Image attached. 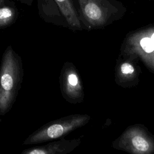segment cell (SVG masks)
I'll return each mask as SVG.
<instances>
[{"mask_svg": "<svg viewBox=\"0 0 154 154\" xmlns=\"http://www.w3.org/2000/svg\"><path fill=\"white\" fill-rule=\"evenodd\" d=\"M138 80L134 66L129 62H124L119 66L116 77V82L124 87H130Z\"/></svg>", "mask_w": 154, "mask_h": 154, "instance_id": "obj_9", "label": "cell"}, {"mask_svg": "<svg viewBox=\"0 0 154 154\" xmlns=\"http://www.w3.org/2000/svg\"><path fill=\"white\" fill-rule=\"evenodd\" d=\"M23 77L22 58L8 45L0 64V116L5 115L11 109L21 88Z\"/></svg>", "mask_w": 154, "mask_h": 154, "instance_id": "obj_1", "label": "cell"}, {"mask_svg": "<svg viewBox=\"0 0 154 154\" xmlns=\"http://www.w3.org/2000/svg\"><path fill=\"white\" fill-rule=\"evenodd\" d=\"M59 84L61 94L68 103L76 105L84 101V90L80 74L74 65L66 61L60 70Z\"/></svg>", "mask_w": 154, "mask_h": 154, "instance_id": "obj_4", "label": "cell"}, {"mask_svg": "<svg viewBox=\"0 0 154 154\" xmlns=\"http://www.w3.org/2000/svg\"><path fill=\"white\" fill-rule=\"evenodd\" d=\"M112 146L130 154H154V136L144 126L134 125L129 126Z\"/></svg>", "mask_w": 154, "mask_h": 154, "instance_id": "obj_3", "label": "cell"}, {"mask_svg": "<svg viewBox=\"0 0 154 154\" xmlns=\"http://www.w3.org/2000/svg\"><path fill=\"white\" fill-rule=\"evenodd\" d=\"M151 39H152V42H153V43H154V32H153V34L152 35V36H151V38H150Z\"/></svg>", "mask_w": 154, "mask_h": 154, "instance_id": "obj_14", "label": "cell"}, {"mask_svg": "<svg viewBox=\"0 0 154 154\" xmlns=\"http://www.w3.org/2000/svg\"><path fill=\"white\" fill-rule=\"evenodd\" d=\"M38 13L46 23L69 29L68 23L55 0H37Z\"/></svg>", "mask_w": 154, "mask_h": 154, "instance_id": "obj_7", "label": "cell"}, {"mask_svg": "<svg viewBox=\"0 0 154 154\" xmlns=\"http://www.w3.org/2000/svg\"><path fill=\"white\" fill-rule=\"evenodd\" d=\"M17 1L22 4H24L25 5H28V6H31L33 2V0H17Z\"/></svg>", "mask_w": 154, "mask_h": 154, "instance_id": "obj_12", "label": "cell"}, {"mask_svg": "<svg viewBox=\"0 0 154 154\" xmlns=\"http://www.w3.org/2000/svg\"><path fill=\"white\" fill-rule=\"evenodd\" d=\"M19 16V11L14 2L0 6V29L13 25Z\"/></svg>", "mask_w": 154, "mask_h": 154, "instance_id": "obj_10", "label": "cell"}, {"mask_svg": "<svg viewBox=\"0 0 154 154\" xmlns=\"http://www.w3.org/2000/svg\"><path fill=\"white\" fill-rule=\"evenodd\" d=\"M140 44L142 49L146 53L151 54L153 52H154V43L150 38H143L141 40Z\"/></svg>", "mask_w": 154, "mask_h": 154, "instance_id": "obj_11", "label": "cell"}, {"mask_svg": "<svg viewBox=\"0 0 154 154\" xmlns=\"http://www.w3.org/2000/svg\"><path fill=\"white\" fill-rule=\"evenodd\" d=\"M66 18L69 29L73 31L83 29L72 0H55Z\"/></svg>", "mask_w": 154, "mask_h": 154, "instance_id": "obj_8", "label": "cell"}, {"mask_svg": "<svg viewBox=\"0 0 154 154\" xmlns=\"http://www.w3.org/2000/svg\"><path fill=\"white\" fill-rule=\"evenodd\" d=\"M91 116L85 114H73L45 123L29 135L22 145L50 142L64 138L72 131L87 124Z\"/></svg>", "mask_w": 154, "mask_h": 154, "instance_id": "obj_2", "label": "cell"}, {"mask_svg": "<svg viewBox=\"0 0 154 154\" xmlns=\"http://www.w3.org/2000/svg\"><path fill=\"white\" fill-rule=\"evenodd\" d=\"M83 29H90L101 25L104 11L100 0H72Z\"/></svg>", "mask_w": 154, "mask_h": 154, "instance_id": "obj_5", "label": "cell"}, {"mask_svg": "<svg viewBox=\"0 0 154 154\" xmlns=\"http://www.w3.org/2000/svg\"><path fill=\"white\" fill-rule=\"evenodd\" d=\"M13 2L11 0H0V6Z\"/></svg>", "mask_w": 154, "mask_h": 154, "instance_id": "obj_13", "label": "cell"}, {"mask_svg": "<svg viewBox=\"0 0 154 154\" xmlns=\"http://www.w3.org/2000/svg\"><path fill=\"white\" fill-rule=\"evenodd\" d=\"M83 135L70 140L65 138L50 141L48 144L24 149L20 154H69L81 143Z\"/></svg>", "mask_w": 154, "mask_h": 154, "instance_id": "obj_6", "label": "cell"}]
</instances>
